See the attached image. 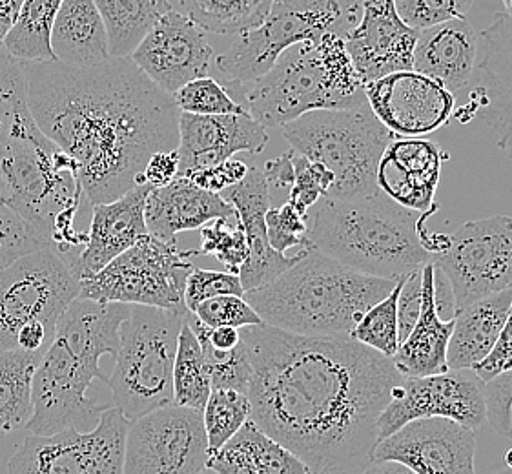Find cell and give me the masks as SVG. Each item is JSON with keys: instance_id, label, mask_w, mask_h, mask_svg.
<instances>
[{"instance_id": "obj_1", "label": "cell", "mask_w": 512, "mask_h": 474, "mask_svg": "<svg viewBox=\"0 0 512 474\" xmlns=\"http://www.w3.org/2000/svg\"><path fill=\"white\" fill-rule=\"evenodd\" d=\"M252 380L250 420L305 462L310 474H363L378 420L403 380L392 358L352 338H310L243 327Z\"/></svg>"}, {"instance_id": "obj_2", "label": "cell", "mask_w": 512, "mask_h": 474, "mask_svg": "<svg viewBox=\"0 0 512 474\" xmlns=\"http://www.w3.org/2000/svg\"><path fill=\"white\" fill-rule=\"evenodd\" d=\"M24 72L35 123L77 161L92 207L139 185L155 152L177 150L181 110L130 57L95 66L24 62Z\"/></svg>"}, {"instance_id": "obj_3", "label": "cell", "mask_w": 512, "mask_h": 474, "mask_svg": "<svg viewBox=\"0 0 512 474\" xmlns=\"http://www.w3.org/2000/svg\"><path fill=\"white\" fill-rule=\"evenodd\" d=\"M0 199L62 256L86 245L75 228L86 199L77 161L35 123L24 61L8 53L0 57Z\"/></svg>"}, {"instance_id": "obj_4", "label": "cell", "mask_w": 512, "mask_h": 474, "mask_svg": "<svg viewBox=\"0 0 512 474\" xmlns=\"http://www.w3.org/2000/svg\"><path fill=\"white\" fill-rule=\"evenodd\" d=\"M427 214L381 190L367 197H321L305 216L308 248L374 278L400 281L431 263L423 245Z\"/></svg>"}, {"instance_id": "obj_5", "label": "cell", "mask_w": 512, "mask_h": 474, "mask_svg": "<svg viewBox=\"0 0 512 474\" xmlns=\"http://www.w3.org/2000/svg\"><path fill=\"white\" fill-rule=\"evenodd\" d=\"M396 285L303 248L287 272L243 298L270 327L310 338H352L363 314Z\"/></svg>"}, {"instance_id": "obj_6", "label": "cell", "mask_w": 512, "mask_h": 474, "mask_svg": "<svg viewBox=\"0 0 512 474\" xmlns=\"http://www.w3.org/2000/svg\"><path fill=\"white\" fill-rule=\"evenodd\" d=\"M365 103V83L338 33L288 48L272 70L243 84L241 92L246 112L265 128L283 126L314 110H345Z\"/></svg>"}, {"instance_id": "obj_7", "label": "cell", "mask_w": 512, "mask_h": 474, "mask_svg": "<svg viewBox=\"0 0 512 474\" xmlns=\"http://www.w3.org/2000/svg\"><path fill=\"white\" fill-rule=\"evenodd\" d=\"M296 154L334 174L325 197L354 199L378 192V166L396 135L379 123L369 103L345 110H314L283 124Z\"/></svg>"}, {"instance_id": "obj_8", "label": "cell", "mask_w": 512, "mask_h": 474, "mask_svg": "<svg viewBox=\"0 0 512 474\" xmlns=\"http://www.w3.org/2000/svg\"><path fill=\"white\" fill-rule=\"evenodd\" d=\"M188 312L130 305L119 329V349L106 380L128 422L174 403V363Z\"/></svg>"}, {"instance_id": "obj_9", "label": "cell", "mask_w": 512, "mask_h": 474, "mask_svg": "<svg viewBox=\"0 0 512 474\" xmlns=\"http://www.w3.org/2000/svg\"><path fill=\"white\" fill-rule=\"evenodd\" d=\"M361 10L363 0H274L267 19L237 33L217 57V70L228 83H254L299 42L316 41L325 33L345 39L361 19Z\"/></svg>"}, {"instance_id": "obj_10", "label": "cell", "mask_w": 512, "mask_h": 474, "mask_svg": "<svg viewBox=\"0 0 512 474\" xmlns=\"http://www.w3.org/2000/svg\"><path fill=\"white\" fill-rule=\"evenodd\" d=\"M192 268L188 250H179L175 241L146 234L97 274L81 279L79 296L188 312L185 285Z\"/></svg>"}, {"instance_id": "obj_11", "label": "cell", "mask_w": 512, "mask_h": 474, "mask_svg": "<svg viewBox=\"0 0 512 474\" xmlns=\"http://www.w3.org/2000/svg\"><path fill=\"white\" fill-rule=\"evenodd\" d=\"M75 298L79 278L52 247L0 268V351L17 349V334L28 323H42L55 334Z\"/></svg>"}, {"instance_id": "obj_12", "label": "cell", "mask_w": 512, "mask_h": 474, "mask_svg": "<svg viewBox=\"0 0 512 474\" xmlns=\"http://www.w3.org/2000/svg\"><path fill=\"white\" fill-rule=\"evenodd\" d=\"M431 263L449 279L456 312L478 299L512 289V217L463 223L447 236Z\"/></svg>"}, {"instance_id": "obj_13", "label": "cell", "mask_w": 512, "mask_h": 474, "mask_svg": "<svg viewBox=\"0 0 512 474\" xmlns=\"http://www.w3.org/2000/svg\"><path fill=\"white\" fill-rule=\"evenodd\" d=\"M128 420L113 407L81 433L30 434L8 462V474H123Z\"/></svg>"}, {"instance_id": "obj_14", "label": "cell", "mask_w": 512, "mask_h": 474, "mask_svg": "<svg viewBox=\"0 0 512 474\" xmlns=\"http://www.w3.org/2000/svg\"><path fill=\"white\" fill-rule=\"evenodd\" d=\"M208 454L203 413L170 403L128 422L123 474H199Z\"/></svg>"}, {"instance_id": "obj_15", "label": "cell", "mask_w": 512, "mask_h": 474, "mask_svg": "<svg viewBox=\"0 0 512 474\" xmlns=\"http://www.w3.org/2000/svg\"><path fill=\"white\" fill-rule=\"evenodd\" d=\"M97 378L108 380L101 367L79 360L61 341L53 340L33 374V414L24 425L26 431L50 436L64 429H77L81 433L93 429L104 409H108L88 398V389Z\"/></svg>"}, {"instance_id": "obj_16", "label": "cell", "mask_w": 512, "mask_h": 474, "mask_svg": "<svg viewBox=\"0 0 512 474\" xmlns=\"http://www.w3.org/2000/svg\"><path fill=\"white\" fill-rule=\"evenodd\" d=\"M427 418H447L480 429L487 422L483 382L472 371H447L432 376H403L378 420V442L403 425Z\"/></svg>"}, {"instance_id": "obj_17", "label": "cell", "mask_w": 512, "mask_h": 474, "mask_svg": "<svg viewBox=\"0 0 512 474\" xmlns=\"http://www.w3.org/2000/svg\"><path fill=\"white\" fill-rule=\"evenodd\" d=\"M480 50L465 103L452 117L460 123L482 119L496 135V145L512 161V19L494 13L491 26L478 33Z\"/></svg>"}, {"instance_id": "obj_18", "label": "cell", "mask_w": 512, "mask_h": 474, "mask_svg": "<svg viewBox=\"0 0 512 474\" xmlns=\"http://www.w3.org/2000/svg\"><path fill=\"white\" fill-rule=\"evenodd\" d=\"M476 434L447 418L407 423L374 447L372 460L403 465L414 474H476Z\"/></svg>"}, {"instance_id": "obj_19", "label": "cell", "mask_w": 512, "mask_h": 474, "mask_svg": "<svg viewBox=\"0 0 512 474\" xmlns=\"http://www.w3.org/2000/svg\"><path fill=\"white\" fill-rule=\"evenodd\" d=\"M365 97L379 123L396 137H423L449 123L456 97L414 70L389 73L365 84Z\"/></svg>"}, {"instance_id": "obj_20", "label": "cell", "mask_w": 512, "mask_h": 474, "mask_svg": "<svg viewBox=\"0 0 512 474\" xmlns=\"http://www.w3.org/2000/svg\"><path fill=\"white\" fill-rule=\"evenodd\" d=\"M214 48L186 13L170 10L155 24L130 59L163 92L174 95L185 84L208 75Z\"/></svg>"}, {"instance_id": "obj_21", "label": "cell", "mask_w": 512, "mask_h": 474, "mask_svg": "<svg viewBox=\"0 0 512 474\" xmlns=\"http://www.w3.org/2000/svg\"><path fill=\"white\" fill-rule=\"evenodd\" d=\"M418 35L420 31L401 21L394 0H363L361 19L345 37V46L367 84L389 73L412 70Z\"/></svg>"}, {"instance_id": "obj_22", "label": "cell", "mask_w": 512, "mask_h": 474, "mask_svg": "<svg viewBox=\"0 0 512 474\" xmlns=\"http://www.w3.org/2000/svg\"><path fill=\"white\" fill-rule=\"evenodd\" d=\"M268 128L250 114H179V176L212 168L239 152L261 154Z\"/></svg>"}, {"instance_id": "obj_23", "label": "cell", "mask_w": 512, "mask_h": 474, "mask_svg": "<svg viewBox=\"0 0 512 474\" xmlns=\"http://www.w3.org/2000/svg\"><path fill=\"white\" fill-rule=\"evenodd\" d=\"M226 201L236 210L237 223L243 227L248 245V258L239 268L243 290L259 289L272 283L296 263L301 252L288 258L270 247L265 217L270 210V185L263 170L248 168L246 176L226 188Z\"/></svg>"}, {"instance_id": "obj_24", "label": "cell", "mask_w": 512, "mask_h": 474, "mask_svg": "<svg viewBox=\"0 0 512 474\" xmlns=\"http://www.w3.org/2000/svg\"><path fill=\"white\" fill-rule=\"evenodd\" d=\"M447 154L423 137H394L378 166V188L401 207L431 216Z\"/></svg>"}, {"instance_id": "obj_25", "label": "cell", "mask_w": 512, "mask_h": 474, "mask_svg": "<svg viewBox=\"0 0 512 474\" xmlns=\"http://www.w3.org/2000/svg\"><path fill=\"white\" fill-rule=\"evenodd\" d=\"M150 192L152 186L143 183L110 203L93 205L88 243L72 265L73 274L79 281L97 274L112 259L134 247L141 237L148 234L144 207Z\"/></svg>"}, {"instance_id": "obj_26", "label": "cell", "mask_w": 512, "mask_h": 474, "mask_svg": "<svg viewBox=\"0 0 512 474\" xmlns=\"http://www.w3.org/2000/svg\"><path fill=\"white\" fill-rule=\"evenodd\" d=\"M478 50L480 41L471 22L467 19L441 22L420 31L412 70L431 77L458 99L471 84Z\"/></svg>"}, {"instance_id": "obj_27", "label": "cell", "mask_w": 512, "mask_h": 474, "mask_svg": "<svg viewBox=\"0 0 512 474\" xmlns=\"http://www.w3.org/2000/svg\"><path fill=\"white\" fill-rule=\"evenodd\" d=\"M221 217L232 219L236 210L221 194L203 190L183 176L175 177L170 185L152 188L144 207L148 234L168 241H175L177 234L199 230Z\"/></svg>"}, {"instance_id": "obj_28", "label": "cell", "mask_w": 512, "mask_h": 474, "mask_svg": "<svg viewBox=\"0 0 512 474\" xmlns=\"http://www.w3.org/2000/svg\"><path fill=\"white\" fill-rule=\"evenodd\" d=\"M130 312L124 303H101L88 298H75L64 310L53 340L86 361L99 367L103 356L115 358L119 349V329Z\"/></svg>"}, {"instance_id": "obj_29", "label": "cell", "mask_w": 512, "mask_h": 474, "mask_svg": "<svg viewBox=\"0 0 512 474\" xmlns=\"http://www.w3.org/2000/svg\"><path fill=\"white\" fill-rule=\"evenodd\" d=\"M454 320H443L434 298V265L421 270V312L414 329L401 341L394 365L403 376H432L449 371L447 351Z\"/></svg>"}, {"instance_id": "obj_30", "label": "cell", "mask_w": 512, "mask_h": 474, "mask_svg": "<svg viewBox=\"0 0 512 474\" xmlns=\"http://www.w3.org/2000/svg\"><path fill=\"white\" fill-rule=\"evenodd\" d=\"M512 305V289L478 299L454 314L447 367L472 371L492 351Z\"/></svg>"}, {"instance_id": "obj_31", "label": "cell", "mask_w": 512, "mask_h": 474, "mask_svg": "<svg viewBox=\"0 0 512 474\" xmlns=\"http://www.w3.org/2000/svg\"><path fill=\"white\" fill-rule=\"evenodd\" d=\"M53 61L95 66L110 59L108 33L93 0H64L50 35Z\"/></svg>"}, {"instance_id": "obj_32", "label": "cell", "mask_w": 512, "mask_h": 474, "mask_svg": "<svg viewBox=\"0 0 512 474\" xmlns=\"http://www.w3.org/2000/svg\"><path fill=\"white\" fill-rule=\"evenodd\" d=\"M108 33L110 57H130L159 19L174 10L170 0H93Z\"/></svg>"}, {"instance_id": "obj_33", "label": "cell", "mask_w": 512, "mask_h": 474, "mask_svg": "<svg viewBox=\"0 0 512 474\" xmlns=\"http://www.w3.org/2000/svg\"><path fill=\"white\" fill-rule=\"evenodd\" d=\"M44 352L0 351V436L30 422L31 382Z\"/></svg>"}, {"instance_id": "obj_34", "label": "cell", "mask_w": 512, "mask_h": 474, "mask_svg": "<svg viewBox=\"0 0 512 474\" xmlns=\"http://www.w3.org/2000/svg\"><path fill=\"white\" fill-rule=\"evenodd\" d=\"M64 0H22L15 26L2 44L4 52L24 62L53 61L50 35Z\"/></svg>"}, {"instance_id": "obj_35", "label": "cell", "mask_w": 512, "mask_h": 474, "mask_svg": "<svg viewBox=\"0 0 512 474\" xmlns=\"http://www.w3.org/2000/svg\"><path fill=\"white\" fill-rule=\"evenodd\" d=\"M185 13L205 31L237 35L267 19L274 0H179Z\"/></svg>"}, {"instance_id": "obj_36", "label": "cell", "mask_w": 512, "mask_h": 474, "mask_svg": "<svg viewBox=\"0 0 512 474\" xmlns=\"http://www.w3.org/2000/svg\"><path fill=\"white\" fill-rule=\"evenodd\" d=\"M210 392H212V383L206 372L201 345L197 341L194 330L190 329V325L185 320L179 332V343H177V354H175L174 403L203 413Z\"/></svg>"}, {"instance_id": "obj_37", "label": "cell", "mask_w": 512, "mask_h": 474, "mask_svg": "<svg viewBox=\"0 0 512 474\" xmlns=\"http://www.w3.org/2000/svg\"><path fill=\"white\" fill-rule=\"evenodd\" d=\"M250 409V400L245 392L212 389L203 409L208 453H216L239 433V429L250 420Z\"/></svg>"}, {"instance_id": "obj_38", "label": "cell", "mask_w": 512, "mask_h": 474, "mask_svg": "<svg viewBox=\"0 0 512 474\" xmlns=\"http://www.w3.org/2000/svg\"><path fill=\"white\" fill-rule=\"evenodd\" d=\"M401 283L403 279H400L398 285L390 290L387 298L381 299L374 307H370L352 332V340L381 352L387 358H394V354L400 347L398 298H400Z\"/></svg>"}, {"instance_id": "obj_39", "label": "cell", "mask_w": 512, "mask_h": 474, "mask_svg": "<svg viewBox=\"0 0 512 474\" xmlns=\"http://www.w3.org/2000/svg\"><path fill=\"white\" fill-rule=\"evenodd\" d=\"M201 247L188 250L190 258L195 256H214L225 265L228 272L239 276V268L243 267L248 258L245 230L237 223L236 227L228 223V219H214L199 228Z\"/></svg>"}, {"instance_id": "obj_40", "label": "cell", "mask_w": 512, "mask_h": 474, "mask_svg": "<svg viewBox=\"0 0 512 474\" xmlns=\"http://www.w3.org/2000/svg\"><path fill=\"white\" fill-rule=\"evenodd\" d=\"M181 112L197 115L248 114L243 104L237 103L228 88L212 77H201L185 84L172 95Z\"/></svg>"}, {"instance_id": "obj_41", "label": "cell", "mask_w": 512, "mask_h": 474, "mask_svg": "<svg viewBox=\"0 0 512 474\" xmlns=\"http://www.w3.org/2000/svg\"><path fill=\"white\" fill-rule=\"evenodd\" d=\"M197 341L203 351L206 372L212 383V389H234L246 394L252 380V363H250L245 341L241 340V343L232 351H219L208 341L199 340V338Z\"/></svg>"}, {"instance_id": "obj_42", "label": "cell", "mask_w": 512, "mask_h": 474, "mask_svg": "<svg viewBox=\"0 0 512 474\" xmlns=\"http://www.w3.org/2000/svg\"><path fill=\"white\" fill-rule=\"evenodd\" d=\"M256 464L257 474H310L305 462L285 445L263 433L252 420L239 429Z\"/></svg>"}, {"instance_id": "obj_43", "label": "cell", "mask_w": 512, "mask_h": 474, "mask_svg": "<svg viewBox=\"0 0 512 474\" xmlns=\"http://www.w3.org/2000/svg\"><path fill=\"white\" fill-rule=\"evenodd\" d=\"M294 152V150H292ZM334 185V174L327 166L310 161L294 152V183L290 186L288 203L296 208L301 216H307L308 210L325 197Z\"/></svg>"}, {"instance_id": "obj_44", "label": "cell", "mask_w": 512, "mask_h": 474, "mask_svg": "<svg viewBox=\"0 0 512 474\" xmlns=\"http://www.w3.org/2000/svg\"><path fill=\"white\" fill-rule=\"evenodd\" d=\"M394 4L401 21L421 31L452 19H467L474 0H394Z\"/></svg>"}, {"instance_id": "obj_45", "label": "cell", "mask_w": 512, "mask_h": 474, "mask_svg": "<svg viewBox=\"0 0 512 474\" xmlns=\"http://www.w3.org/2000/svg\"><path fill=\"white\" fill-rule=\"evenodd\" d=\"M194 316L208 329H216V327L243 329V327L263 323L259 314L250 307V303L243 296H217V298L206 299L195 307Z\"/></svg>"}, {"instance_id": "obj_46", "label": "cell", "mask_w": 512, "mask_h": 474, "mask_svg": "<svg viewBox=\"0 0 512 474\" xmlns=\"http://www.w3.org/2000/svg\"><path fill=\"white\" fill-rule=\"evenodd\" d=\"M241 279L232 272L192 268L185 285V303L188 312H194L199 303L217 296H243Z\"/></svg>"}, {"instance_id": "obj_47", "label": "cell", "mask_w": 512, "mask_h": 474, "mask_svg": "<svg viewBox=\"0 0 512 474\" xmlns=\"http://www.w3.org/2000/svg\"><path fill=\"white\" fill-rule=\"evenodd\" d=\"M270 247L285 254L290 248H308L307 221L290 203L272 208L265 217Z\"/></svg>"}, {"instance_id": "obj_48", "label": "cell", "mask_w": 512, "mask_h": 474, "mask_svg": "<svg viewBox=\"0 0 512 474\" xmlns=\"http://www.w3.org/2000/svg\"><path fill=\"white\" fill-rule=\"evenodd\" d=\"M206 469L217 474H257L256 464L241 433L228 440L216 453L208 454Z\"/></svg>"}, {"instance_id": "obj_49", "label": "cell", "mask_w": 512, "mask_h": 474, "mask_svg": "<svg viewBox=\"0 0 512 474\" xmlns=\"http://www.w3.org/2000/svg\"><path fill=\"white\" fill-rule=\"evenodd\" d=\"M507 371H512V305L502 332L494 343L492 351L489 352V356L472 369V372L483 383L489 382L492 378H496V376H500V374Z\"/></svg>"}, {"instance_id": "obj_50", "label": "cell", "mask_w": 512, "mask_h": 474, "mask_svg": "<svg viewBox=\"0 0 512 474\" xmlns=\"http://www.w3.org/2000/svg\"><path fill=\"white\" fill-rule=\"evenodd\" d=\"M246 172H248V166L243 161H237L230 157L212 168H205V170L190 174L188 179H192L195 185L201 186L203 190L223 194L226 188L239 183L246 176Z\"/></svg>"}, {"instance_id": "obj_51", "label": "cell", "mask_w": 512, "mask_h": 474, "mask_svg": "<svg viewBox=\"0 0 512 474\" xmlns=\"http://www.w3.org/2000/svg\"><path fill=\"white\" fill-rule=\"evenodd\" d=\"M423 270V268H421ZM421 270L410 274L401 283L400 298H398V330L400 343L414 329L421 312Z\"/></svg>"}, {"instance_id": "obj_52", "label": "cell", "mask_w": 512, "mask_h": 474, "mask_svg": "<svg viewBox=\"0 0 512 474\" xmlns=\"http://www.w3.org/2000/svg\"><path fill=\"white\" fill-rule=\"evenodd\" d=\"M175 177H179V155L177 152L175 150L155 152L144 166L139 185L146 183L152 188H161V186L170 185Z\"/></svg>"}, {"instance_id": "obj_53", "label": "cell", "mask_w": 512, "mask_h": 474, "mask_svg": "<svg viewBox=\"0 0 512 474\" xmlns=\"http://www.w3.org/2000/svg\"><path fill=\"white\" fill-rule=\"evenodd\" d=\"M263 174L267 177L268 185L277 188H290L294 183V152L290 150L287 154L268 161Z\"/></svg>"}, {"instance_id": "obj_54", "label": "cell", "mask_w": 512, "mask_h": 474, "mask_svg": "<svg viewBox=\"0 0 512 474\" xmlns=\"http://www.w3.org/2000/svg\"><path fill=\"white\" fill-rule=\"evenodd\" d=\"M22 0H0V46L6 41L11 28L15 26Z\"/></svg>"}, {"instance_id": "obj_55", "label": "cell", "mask_w": 512, "mask_h": 474, "mask_svg": "<svg viewBox=\"0 0 512 474\" xmlns=\"http://www.w3.org/2000/svg\"><path fill=\"white\" fill-rule=\"evenodd\" d=\"M363 474H414L407 467L394 462H376L370 465L369 469Z\"/></svg>"}, {"instance_id": "obj_56", "label": "cell", "mask_w": 512, "mask_h": 474, "mask_svg": "<svg viewBox=\"0 0 512 474\" xmlns=\"http://www.w3.org/2000/svg\"><path fill=\"white\" fill-rule=\"evenodd\" d=\"M503 4H505V13L512 19V0H503Z\"/></svg>"}, {"instance_id": "obj_57", "label": "cell", "mask_w": 512, "mask_h": 474, "mask_svg": "<svg viewBox=\"0 0 512 474\" xmlns=\"http://www.w3.org/2000/svg\"><path fill=\"white\" fill-rule=\"evenodd\" d=\"M4 48H2V46H0V57H2V55H4ZM2 207H6V203H4V201H2V199H0V208Z\"/></svg>"}, {"instance_id": "obj_58", "label": "cell", "mask_w": 512, "mask_h": 474, "mask_svg": "<svg viewBox=\"0 0 512 474\" xmlns=\"http://www.w3.org/2000/svg\"><path fill=\"white\" fill-rule=\"evenodd\" d=\"M199 474H217L216 471H212V469H205V471H203V473H199Z\"/></svg>"}, {"instance_id": "obj_59", "label": "cell", "mask_w": 512, "mask_h": 474, "mask_svg": "<svg viewBox=\"0 0 512 474\" xmlns=\"http://www.w3.org/2000/svg\"><path fill=\"white\" fill-rule=\"evenodd\" d=\"M509 434H511V438H512V411H511V429H509Z\"/></svg>"}]
</instances>
